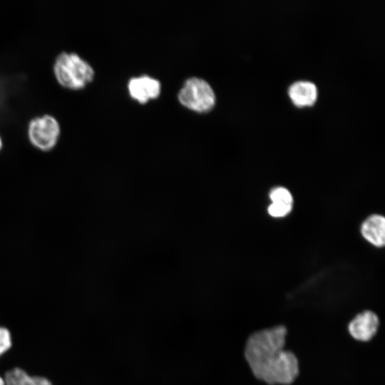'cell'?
<instances>
[{"instance_id": "cell-12", "label": "cell", "mask_w": 385, "mask_h": 385, "mask_svg": "<svg viewBox=\"0 0 385 385\" xmlns=\"http://www.w3.org/2000/svg\"><path fill=\"white\" fill-rule=\"evenodd\" d=\"M2 145H3V143H2L1 138V136H0V150H1V148H2Z\"/></svg>"}, {"instance_id": "cell-6", "label": "cell", "mask_w": 385, "mask_h": 385, "mask_svg": "<svg viewBox=\"0 0 385 385\" xmlns=\"http://www.w3.org/2000/svg\"><path fill=\"white\" fill-rule=\"evenodd\" d=\"M130 96L140 103L158 96L160 92V82L148 76L133 78L128 83Z\"/></svg>"}, {"instance_id": "cell-11", "label": "cell", "mask_w": 385, "mask_h": 385, "mask_svg": "<svg viewBox=\"0 0 385 385\" xmlns=\"http://www.w3.org/2000/svg\"><path fill=\"white\" fill-rule=\"evenodd\" d=\"M11 345L10 333L8 329L0 327V355L8 350Z\"/></svg>"}, {"instance_id": "cell-10", "label": "cell", "mask_w": 385, "mask_h": 385, "mask_svg": "<svg viewBox=\"0 0 385 385\" xmlns=\"http://www.w3.org/2000/svg\"><path fill=\"white\" fill-rule=\"evenodd\" d=\"M6 385H51L44 377L30 376L21 369L15 368L5 374Z\"/></svg>"}, {"instance_id": "cell-8", "label": "cell", "mask_w": 385, "mask_h": 385, "mask_svg": "<svg viewBox=\"0 0 385 385\" xmlns=\"http://www.w3.org/2000/svg\"><path fill=\"white\" fill-rule=\"evenodd\" d=\"M272 203L267 208L268 213L274 217H282L292 210L293 198L290 192L285 188L277 187L270 192Z\"/></svg>"}, {"instance_id": "cell-13", "label": "cell", "mask_w": 385, "mask_h": 385, "mask_svg": "<svg viewBox=\"0 0 385 385\" xmlns=\"http://www.w3.org/2000/svg\"><path fill=\"white\" fill-rule=\"evenodd\" d=\"M0 385H4V381L1 377H0Z\"/></svg>"}, {"instance_id": "cell-7", "label": "cell", "mask_w": 385, "mask_h": 385, "mask_svg": "<svg viewBox=\"0 0 385 385\" xmlns=\"http://www.w3.org/2000/svg\"><path fill=\"white\" fill-rule=\"evenodd\" d=\"M361 232L371 245L383 247L385 244V218L377 214L370 215L362 223Z\"/></svg>"}, {"instance_id": "cell-4", "label": "cell", "mask_w": 385, "mask_h": 385, "mask_svg": "<svg viewBox=\"0 0 385 385\" xmlns=\"http://www.w3.org/2000/svg\"><path fill=\"white\" fill-rule=\"evenodd\" d=\"M180 102L187 108L198 112L210 110L215 101L213 90L205 80L188 79L178 94Z\"/></svg>"}, {"instance_id": "cell-1", "label": "cell", "mask_w": 385, "mask_h": 385, "mask_svg": "<svg viewBox=\"0 0 385 385\" xmlns=\"http://www.w3.org/2000/svg\"><path fill=\"white\" fill-rule=\"evenodd\" d=\"M288 330L274 325L252 332L247 338L245 359L253 376L267 385H292L299 376V360L286 349Z\"/></svg>"}, {"instance_id": "cell-9", "label": "cell", "mask_w": 385, "mask_h": 385, "mask_svg": "<svg viewBox=\"0 0 385 385\" xmlns=\"http://www.w3.org/2000/svg\"><path fill=\"white\" fill-rule=\"evenodd\" d=\"M289 94L294 103L297 106H309L315 102L317 90L313 83L300 81L294 83L289 87Z\"/></svg>"}, {"instance_id": "cell-3", "label": "cell", "mask_w": 385, "mask_h": 385, "mask_svg": "<svg viewBox=\"0 0 385 385\" xmlns=\"http://www.w3.org/2000/svg\"><path fill=\"white\" fill-rule=\"evenodd\" d=\"M61 134L58 120L45 114L32 118L28 125V138L36 148L48 152L54 148Z\"/></svg>"}, {"instance_id": "cell-2", "label": "cell", "mask_w": 385, "mask_h": 385, "mask_svg": "<svg viewBox=\"0 0 385 385\" xmlns=\"http://www.w3.org/2000/svg\"><path fill=\"white\" fill-rule=\"evenodd\" d=\"M53 73L61 86L73 91L83 88L94 77L92 66L73 52L63 51L56 56Z\"/></svg>"}, {"instance_id": "cell-5", "label": "cell", "mask_w": 385, "mask_h": 385, "mask_svg": "<svg viewBox=\"0 0 385 385\" xmlns=\"http://www.w3.org/2000/svg\"><path fill=\"white\" fill-rule=\"evenodd\" d=\"M380 319L372 310L364 309L349 321L346 330L356 342L367 343L373 340L379 331Z\"/></svg>"}]
</instances>
